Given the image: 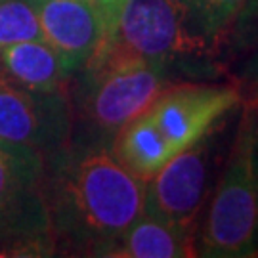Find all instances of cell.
<instances>
[{
  "mask_svg": "<svg viewBox=\"0 0 258 258\" xmlns=\"http://www.w3.org/2000/svg\"><path fill=\"white\" fill-rule=\"evenodd\" d=\"M209 42L184 0H126L113 37L100 48L168 65L176 57L203 54Z\"/></svg>",
  "mask_w": 258,
  "mask_h": 258,
  "instance_id": "cell-5",
  "label": "cell"
},
{
  "mask_svg": "<svg viewBox=\"0 0 258 258\" xmlns=\"http://www.w3.org/2000/svg\"><path fill=\"white\" fill-rule=\"evenodd\" d=\"M42 38L71 63L83 69L105 38L96 0H33Z\"/></svg>",
  "mask_w": 258,
  "mask_h": 258,
  "instance_id": "cell-9",
  "label": "cell"
},
{
  "mask_svg": "<svg viewBox=\"0 0 258 258\" xmlns=\"http://www.w3.org/2000/svg\"><path fill=\"white\" fill-rule=\"evenodd\" d=\"M42 38L33 0H0V50Z\"/></svg>",
  "mask_w": 258,
  "mask_h": 258,
  "instance_id": "cell-14",
  "label": "cell"
},
{
  "mask_svg": "<svg viewBox=\"0 0 258 258\" xmlns=\"http://www.w3.org/2000/svg\"><path fill=\"white\" fill-rule=\"evenodd\" d=\"M166 63L98 48L84 65L79 88L81 117L98 140H113L153 105L168 86Z\"/></svg>",
  "mask_w": 258,
  "mask_h": 258,
  "instance_id": "cell-3",
  "label": "cell"
},
{
  "mask_svg": "<svg viewBox=\"0 0 258 258\" xmlns=\"http://www.w3.org/2000/svg\"><path fill=\"white\" fill-rule=\"evenodd\" d=\"M52 163L46 201L55 241L105 256L144 212L146 180L126 170L102 144L63 151Z\"/></svg>",
  "mask_w": 258,
  "mask_h": 258,
  "instance_id": "cell-1",
  "label": "cell"
},
{
  "mask_svg": "<svg viewBox=\"0 0 258 258\" xmlns=\"http://www.w3.org/2000/svg\"><path fill=\"white\" fill-rule=\"evenodd\" d=\"M258 103L243 107L235 144L195 235L197 256H258Z\"/></svg>",
  "mask_w": 258,
  "mask_h": 258,
  "instance_id": "cell-2",
  "label": "cell"
},
{
  "mask_svg": "<svg viewBox=\"0 0 258 258\" xmlns=\"http://www.w3.org/2000/svg\"><path fill=\"white\" fill-rule=\"evenodd\" d=\"M243 79L247 84L258 88V46L254 48V52L250 54V57L243 67Z\"/></svg>",
  "mask_w": 258,
  "mask_h": 258,
  "instance_id": "cell-16",
  "label": "cell"
},
{
  "mask_svg": "<svg viewBox=\"0 0 258 258\" xmlns=\"http://www.w3.org/2000/svg\"><path fill=\"white\" fill-rule=\"evenodd\" d=\"M195 25L211 42L228 35L258 10V0H184Z\"/></svg>",
  "mask_w": 258,
  "mask_h": 258,
  "instance_id": "cell-13",
  "label": "cell"
},
{
  "mask_svg": "<svg viewBox=\"0 0 258 258\" xmlns=\"http://www.w3.org/2000/svg\"><path fill=\"white\" fill-rule=\"evenodd\" d=\"M256 166H258V138H256Z\"/></svg>",
  "mask_w": 258,
  "mask_h": 258,
  "instance_id": "cell-17",
  "label": "cell"
},
{
  "mask_svg": "<svg viewBox=\"0 0 258 258\" xmlns=\"http://www.w3.org/2000/svg\"><path fill=\"white\" fill-rule=\"evenodd\" d=\"M211 178L209 144L197 142L178 151L146 182L144 212L194 231Z\"/></svg>",
  "mask_w": 258,
  "mask_h": 258,
  "instance_id": "cell-7",
  "label": "cell"
},
{
  "mask_svg": "<svg viewBox=\"0 0 258 258\" xmlns=\"http://www.w3.org/2000/svg\"><path fill=\"white\" fill-rule=\"evenodd\" d=\"M96 4H98V10H100L103 19V27H105V38H103V42H105V40H109L113 37L115 27L119 23V16L120 12H122V8H124V4H126V0H96Z\"/></svg>",
  "mask_w": 258,
  "mask_h": 258,
  "instance_id": "cell-15",
  "label": "cell"
},
{
  "mask_svg": "<svg viewBox=\"0 0 258 258\" xmlns=\"http://www.w3.org/2000/svg\"><path fill=\"white\" fill-rule=\"evenodd\" d=\"M4 77L31 90H61L75 73L71 63L44 38L25 40L0 50Z\"/></svg>",
  "mask_w": 258,
  "mask_h": 258,
  "instance_id": "cell-11",
  "label": "cell"
},
{
  "mask_svg": "<svg viewBox=\"0 0 258 258\" xmlns=\"http://www.w3.org/2000/svg\"><path fill=\"white\" fill-rule=\"evenodd\" d=\"M111 153L126 170L148 182L178 151L146 111L115 134Z\"/></svg>",
  "mask_w": 258,
  "mask_h": 258,
  "instance_id": "cell-12",
  "label": "cell"
},
{
  "mask_svg": "<svg viewBox=\"0 0 258 258\" xmlns=\"http://www.w3.org/2000/svg\"><path fill=\"white\" fill-rule=\"evenodd\" d=\"M105 256L113 258H187L197 256L195 235L174 224H168L142 212L111 245Z\"/></svg>",
  "mask_w": 258,
  "mask_h": 258,
  "instance_id": "cell-10",
  "label": "cell"
},
{
  "mask_svg": "<svg viewBox=\"0 0 258 258\" xmlns=\"http://www.w3.org/2000/svg\"><path fill=\"white\" fill-rule=\"evenodd\" d=\"M46 201V159L0 140V254H54Z\"/></svg>",
  "mask_w": 258,
  "mask_h": 258,
  "instance_id": "cell-4",
  "label": "cell"
},
{
  "mask_svg": "<svg viewBox=\"0 0 258 258\" xmlns=\"http://www.w3.org/2000/svg\"><path fill=\"white\" fill-rule=\"evenodd\" d=\"M241 102L243 96L233 86L180 84L166 86L148 111L176 151H182L207 138Z\"/></svg>",
  "mask_w": 258,
  "mask_h": 258,
  "instance_id": "cell-8",
  "label": "cell"
},
{
  "mask_svg": "<svg viewBox=\"0 0 258 258\" xmlns=\"http://www.w3.org/2000/svg\"><path fill=\"white\" fill-rule=\"evenodd\" d=\"M252 100H256V103H258V88H256V96H254V98H252Z\"/></svg>",
  "mask_w": 258,
  "mask_h": 258,
  "instance_id": "cell-18",
  "label": "cell"
},
{
  "mask_svg": "<svg viewBox=\"0 0 258 258\" xmlns=\"http://www.w3.org/2000/svg\"><path fill=\"white\" fill-rule=\"evenodd\" d=\"M61 90H31L0 77V140L35 149L44 159L65 151L71 130Z\"/></svg>",
  "mask_w": 258,
  "mask_h": 258,
  "instance_id": "cell-6",
  "label": "cell"
}]
</instances>
